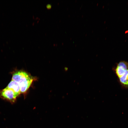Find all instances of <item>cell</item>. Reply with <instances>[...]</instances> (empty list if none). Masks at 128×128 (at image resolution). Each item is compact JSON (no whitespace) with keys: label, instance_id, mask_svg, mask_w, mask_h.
I'll use <instances>...</instances> for the list:
<instances>
[{"label":"cell","instance_id":"6da1fadb","mask_svg":"<svg viewBox=\"0 0 128 128\" xmlns=\"http://www.w3.org/2000/svg\"><path fill=\"white\" fill-rule=\"evenodd\" d=\"M33 79L26 72L19 71L14 73L12 80L18 82L20 87L21 93H24L29 88L31 84Z\"/></svg>","mask_w":128,"mask_h":128},{"label":"cell","instance_id":"7a4b0ae2","mask_svg":"<svg viewBox=\"0 0 128 128\" xmlns=\"http://www.w3.org/2000/svg\"><path fill=\"white\" fill-rule=\"evenodd\" d=\"M0 96L3 99L13 103L18 96L12 90L6 87L0 91Z\"/></svg>","mask_w":128,"mask_h":128},{"label":"cell","instance_id":"3957f363","mask_svg":"<svg viewBox=\"0 0 128 128\" xmlns=\"http://www.w3.org/2000/svg\"><path fill=\"white\" fill-rule=\"evenodd\" d=\"M6 87L12 90L18 96L21 94L20 85L15 81L11 80Z\"/></svg>","mask_w":128,"mask_h":128},{"label":"cell","instance_id":"277c9868","mask_svg":"<svg viewBox=\"0 0 128 128\" xmlns=\"http://www.w3.org/2000/svg\"><path fill=\"white\" fill-rule=\"evenodd\" d=\"M119 78L120 82L123 85L128 87V69Z\"/></svg>","mask_w":128,"mask_h":128},{"label":"cell","instance_id":"5b68a950","mask_svg":"<svg viewBox=\"0 0 128 128\" xmlns=\"http://www.w3.org/2000/svg\"><path fill=\"white\" fill-rule=\"evenodd\" d=\"M127 70L122 67L117 65L115 69L116 73L119 78L123 75Z\"/></svg>","mask_w":128,"mask_h":128},{"label":"cell","instance_id":"8992f818","mask_svg":"<svg viewBox=\"0 0 128 128\" xmlns=\"http://www.w3.org/2000/svg\"><path fill=\"white\" fill-rule=\"evenodd\" d=\"M51 5L49 4H47L46 5V7L48 9H50L51 7Z\"/></svg>","mask_w":128,"mask_h":128}]
</instances>
